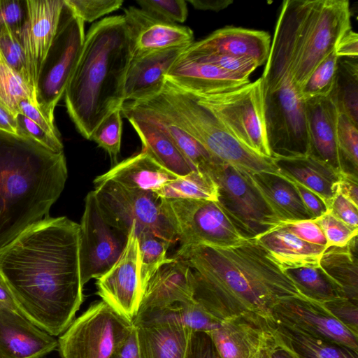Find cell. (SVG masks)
Masks as SVG:
<instances>
[{
    "label": "cell",
    "mask_w": 358,
    "mask_h": 358,
    "mask_svg": "<svg viewBox=\"0 0 358 358\" xmlns=\"http://www.w3.org/2000/svg\"><path fill=\"white\" fill-rule=\"evenodd\" d=\"M28 14L20 35L24 51L29 85L35 96L37 76L52 43L64 0H27Z\"/></svg>",
    "instance_id": "cell-18"
},
{
    "label": "cell",
    "mask_w": 358,
    "mask_h": 358,
    "mask_svg": "<svg viewBox=\"0 0 358 358\" xmlns=\"http://www.w3.org/2000/svg\"><path fill=\"white\" fill-rule=\"evenodd\" d=\"M161 207L180 246L227 248L251 238L218 201L161 199Z\"/></svg>",
    "instance_id": "cell-8"
},
{
    "label": "cell",
    "mask_w": 358,
    "mask_h": 358,
    "mask_svg": "<svg viewBox=\"0 0 358 358\" xmlns=\"http://www.w3.org/2000/svg\"><path fill=\"white\" fill-rule=\"evenodd\" d=\"M0 303L7 306L11 308L18 310L14 298L8 287L0 278ZM20 312V311H19Z\"/></svg>",
    "instance_id": "cell-62"
},
{
    "label": "cell",
    "mask_w": 358,
    "mask_h": 358,
    "mask_svg": "<svg viewBox=\"0 0 358 358\" xmlns=\"http://www.w3.org/2000/svg\"><path fill=\"white\" fill-rule=\"evenodd\" d=\"M328 97L338 113L358 125L357 59H338L334 87Z\"/></svg>",
    "instance_id": "cell-34"
},
{
    "label": "cell",
    "mask_w": 358,
    "mask_h": 358,
    "mask_svg": "<svg viewBox=\"0 0 358 358\" xmlns=\"http://www.w3.org/2000/svg\"><path fill=\"white\" fill-rule=\"evenodd\" d=\"M272 212L282 222L312 219L293 184L280 173L249 174Z\"/></svg>",
    "instance_id": "cell-31"
},
{
    "label": "cell",
    "mask_w": 358,
    "mask_h": 358,
    "mask_svg": "<svg viewBox=\"0 0 358 358\" xmlns=\"http://www.w3.org/2000/svg\"><path fill=\"white\" fill-rule=\"evenodd\" d=\"M272 339L273 331L271 330V334L268 336L259 350L251 358H269Z\"/></svg>",
    "instance_id": "cell-63"
},
{
    "label": "cell",
    "mask_w": 358,
    "mask_h": 358,
    "mask_svg": "<svg viewBox=\"0 0 358 358\" xmlns=\"http://www.w3.org/2000/svg\"><path fill=\"white\" fill-rule=\"evenodd\" d=\"M271 36L264 31L226 27L205 38L194 42L185 50L189 54H226L248 57L259 66L266 63L271 48Z\"/></svg>",
    "instance_id": "cell-25"
},
{
    "label": "cell",
    "mask_w": 358,
    "mask_h": 358,
    "mask_svg": "<svg viewBox=\"0 0 358 358\" xmlns=\"http://www.w3.org/2000/svg\"><path fill=\"white\" fill-rule=\"evenodd\" d=\"M147 317H161L170 320L192 332L210 333L219 328L222 324L194 299L185 303L177 304L165 310L151 313L134 322Z\"/></svg>",
    "instance_id": "cell-37"
},
{
    "label": "cell",
    "mask_w": 358,
    "mask_h": 358,
    "mask_svg": "<svg viewBox=\"0 0 358 358\" xmlns=\"http://www.w3.org/2000/svg\"><path fill=\"white\" fill-rule=\"evenodd\" d=\"M338 59L334 50L315 69L300 91L304 101L329 96L334 87Z\"/></svg>",
    "instance_id": "cell-41"
},
{
    "label": "cell",
    "mask_w": 358,
    "mask_h": 358,
    "mask_svg": "<svg viewBox=\"0 0 358 358\" xmlns=\"http://www.w3.org/2000/svg\"><path fill=\"white\" fill-rule=\"evenodd\" d=\"M94 184L100 210L113 227L129 234L136 224L135 233L148 231L171 245L178 241L164 215L161 198L154 192L127 188L112 180H94Z\"/></svg>",
    "instance_id": "cell-10"
},
{
    "label": "cell",
    "mask_w": 358,
    "mask_h": 358,
    "mask_svg": "<svg viewBox=\"0 0 358 358\" xmlns=\"http://www.w3.org/2000/svg\"><path fill=\"white\" fill-rule=\"evenodd\" d=\"M28 14L27 0H0V36L20 35Z\"/></svg>",
    "instance_id": "cell-46"
},
{
    "label": "cell",
    "mask_w": 358,
    "mask_h": 358,
    "mask_svg": "<svg viewBox=\"0 0 358 358\" xmlns=\"http://www.w3.org/2000/svg\"><path fill=\"white\" fill-rule=\"evenodd\" d=\"M322 305L345 327L358 336V302L339 297Z\"/></svg>",
    "instance_id": "cell-50"
},
{
    "label": "cell",
    "mask_w": 358,
    "mask_h": 358,
    "mask_svg": "<svg viewBox=\"0 0 358 358\" xmlns=\"http://www.w3.org/2000/svg\"><path fill=\"white\" fill-rule=\"evenodd\" d=\"M131 59L122 15L94 23L64 92L69 117L86 139L101 122L124 103V86Z\"/></svg>",
    "instance_id": "cell-3"
},
{
    "label": "cell",
    "mask_w": 358,
    "mask_h": 358,
    "mask_svg": "<svg viewBox=\"0 0 358 358\" xmlns=\"http://www.w3.org/2000/svg\"><path fill=\"white\" fill-rule=\"evenodd\" d=\"M337 192L358 206L357 176L341 172L338 183Z\"/></svg>",
    "instance_id": "cell-57"
},
{
    "label": "cell",
    "mask_w": 358,
    "mask_h": 358,
    "mask_svg": "<svg viewBox=\"0 0 358 358\" xmlns=\"http://www.w3.org/2000/svg\"><path fill=\"white\" fill-rule=\"evenodd\" d=\"M128 235L107 222L94 191L90 192L79 224V264L83 286L113 266L127 245Z\"/></svg>",
    "instance_id": "cell-14"
},
{
    "label": "cell",
    "mask_w": 358,
    "mask_h": 358,
    "mask_svg": "<svg viewBox=\"0 0 358 358\" xmlns=\"http://www.w3.org/2000/svg\"><path fill=\"white\" fill-rule=\"evenodd\" d=\"M141 358H185L192 331L161 317L133 322Z\"/></svg>",
    "instance_id": "cell-27"
},
{
    "label": "cell",
    "mask_w": 358,
    "mask_h": 358,
    "mask_svg": "<svg viewBox=\"0 0 358 358\" xmlns=\"http://www.w3.org/2000/svg\"><path fill=\"white\" fill-rule=\"evenodd\" d=\"M134 327L103 301L73 320L57 340L62 358H110Z\"/></svg>",
    "instance_id": "cell-12"
},
{
    "label": "cell",
    "mask_w": 358,
    "mask_h": 358,
    "mask_svg": "<svg viewBox=\"0 0 358 358\" xmlns=\"http://www.w3.org/2000/svg\"><path fill=\"white\" fill-rule=\"evenodd\" d=\"M193 299L192 271L181 260L172 257L148 282L134 320Z\"/></svg>",
    "instance_id": "cell-19"
},
{
    "label": "cell",
    "mask_w": 358,
    "mask_h": 358,
    "mask_svg": "<svg viewBox=\"0 0 358 358\" xmlns=\"http://www.w3.org/2000/svg\"><path fill=\"white\" fill-rule=\"evenodd\" d=\"M273 159L280 174L317 194L329 210L341 172L310 155Z\"/></svg>",
    "instance_id": "cell-28"
},
{
    "label": "cell",
    "mask_w": 358,
    "mask_h": 358,
    "mask_svg": "<svg viewBox=\"0 0 358 358\" xmlns=\"http://www.w3.org/2000/svg\"><path fill=\"white\" fill-rule=\"evenodd\" d=\"M110 358H141L134 325L129 336Z\"/></svg>",
    "instance_id": "cell-58"
},
{
    "label": "cell",
    "mask_w": 358,
    "mask_h": 358,
    "mask_svg": "<svg viewBox=\"0 0 358 358\" xmlns=\"http://www.w3.org/2000/svg\"><path fill=\"white\" fill-rule=\"evenodd\" d=\"M187 1L197 10L215 12L225 9L233 3L232 0H188Z\"/></svg>",
    "instance_id": "cell-59"
},
{
    "label": "cell",
    "mask_w": 358,
    "mask_h": 358,
    "mask_svg": "<svg viewBox=\"0 0 358 358\" xmlns=\"http://www.w3.org/2000/svg\"><path fill=\"white\" fill-rule=\"evenodd\" d=\"M182 55L197 61L209 63L227 72L248 77L259 66L257 62L251 58L231 55L189 54L185 52V50Z\"/></svg>",
    "instance_id": "cell-43"
},
{
    "label": "cell",
    "mask_w": 358,
    "mask_h": 358,
    "mask_svg": "<svg viewBox=\"0 0 358 358\" xmlns=\"http://www.w3.org/2000/svg\"><path fill=\"white\" fill-rule=\"evenodd\" d=\"M268 318L245 313L222 322L208 334L221 358H251L271 334Z\"/></svg>",
    "instance_id": "cell-22"
},
{
    "label": "cell",
    "mask_w": 358,
    "mask_h": 358,
    "mask_svg": "<svg viewBox=\"0 0 358 358\" xmlns=\"http://www.w3.org/2000/svg\"><path fill=\"white\" fill-rule=\"evenodd\" d=\"M187 48H170L131 58L124 81V102H139L160 94L169 71Z\"/></svg>",
    "instance_id": "cell-24"
},
{
    "label": "cell",
    "mask_w": 358,
    "mask_h": 358,
    "mask_svg": "<svg viewBox=\"0 0 358 358\" xmlns=\"http://www.w3.org/2000/svg\"><path fill=\"white\" fill-rule=\"evenodd\" d=\"M289 181L294 186L312 219H316L328 211L327 206L317 194L296 182Z\"/></svg>",
    "instance_id": "cell-55"
},
{
    "label": "cell",
    "mask_w": 358,
    "mask_h": 358,
    "mask_svg": "<svg viewBox=\"0 0 358 358\" xmlns=\"http://www.w3.org/2000/svg\"><path fill=\"white\" fill-rule=\"evenodd\" d=\"M0 278L20 313L49 334L61 335L83 301L79 224L46 217L0 249Z\"/></svg>",
    "instance_id": "cell-1"
},
{
    "label": "cell",
    "mask_w": 358,
    "mask_h": 358,
    "mask_svg": "<svg viewBox=\"0 0 358 358\" xmlns=\"http://www.w3.org/2000/svg\"><path fill=\"white\" fill-rule=\"evenodd\" d=\"M357 236L342 247L328 248L320 267L339 290L342 297L358 302Z\"/></svg>",
    "instance_id": "cell-32"
},
{
    "label": "cell",
    "mask_w": 358,
    "mask_h": 358,
    "mask_svg": "<svg viewBox=\"0 0 358 358\" xmlns=\"http://www.w3.org/2000/svg\"><path fill=\"white\" fill-rule=\"evenodd\" d=\"M166 79L179 88L196 95L222 93L250 83L249 77L227 72L209 63L181 54Z\"/></svg>",
    "instance_id": "cell-23"
},
{
    "label": "cell",
    "mask_w": 358,
    "mask_h": 358,
    "mask_svg": "<svg viewBox=\"0 0 358 358\" xmlns=\"http://www.w3.org/2000/svg\"><path fill=\"white\" fill-rule=\"evenodd\" d=\"M337 146L342 172L357 176L358 125L341 113L337 122Z\"/></svg>",
    "instance_id": "cell-40"
},
{
    "label": "cell",
    "mask_w": 358,
    "mask_h": 358,
    "mask_svg": "<svg viewBox=\"0 0 358 358\" xmlns=\"http://www.w3.org/2000/svg\"><path fill=\"white\" fill-rule=\"evenodd\" d=\"M185 358H221L208 333L192 332Z\"/></svg>",
    "instance_id": "cell-52"
},
{
    "label": "cell",
    "mask_w": 358,
    "mask_h": 358,
    "mask_svg": "<svg viewBox=\"0 0 358 358\" xmlns=\"http://www.w3.org/2000/svg\"><path fill=\"white\" fill-rule=\"evenodd\" d=\"M159 96L176 121L217 160L249 174L279 173L273 158L262 157L238 141L193 94L166 79Z\"/></svg>",
    "instance_id": "cell-6"
},
{
    "label": "cell",
    "mask_w": 358,
    "mask_h": 358,
    "mask_svg": "<svg viewBox=\"0 0 358 358\" xmlns=\"http://www.w3.org/2000/svg\"><path fill=\"white\" fill-rule=\"evenodd\" d=\"M269 358L296 357L278 341L273 332V339L271 344Z\"/></svg>",
    "instance_id": "cell-61"
},
{
    "label": "cell",
    "mask_w": 358,
    "mask_h": 358,
    "mask_svg": "<svg viewBox=\"0 0 358 358\" xmlns=\"http://www.w3.org/2000/svg\"><path fill=\"white\" fill-rule=\"evenodd\" d=\"M321 228L327 240V249L329 247H342L357 236L358 228L350 227L336 217L328 210L320 217L314 219Z\"/></svg>",
    "instance_id": "cell-44"
},
{
    "label": "cell",
    "mask_w": 358,
    "mask_h": 358,
    "mask_svg": "<svg viewBox=\"0 0 358 358\" xmlns=\"http://www.w3.org/2000/svg\"><path fill=\"white\" fill-rule=\"evenodd\" d=\"M350 28L348 1L307 0L293 70L299 93L312 72L335 50L340 38Z\"/></svg>",
    "instance_id": "cell-7"
},
{
    "label": "cell",
    "mask_w": 358,
    "mask_h": 358,
    "mask_svg": "<svg viewBox=\"0 0 358 358\" xmlns=\"http://www.w3.org/2000/svg\"><path fill=\"white\" fill-rule=\"evenodd\" d=\"M306 3L307 0L282 2L262 76L265 126L272 158L309 155L305 102L293 73Z\"/></svg>",
    "instance_id": "cell-5"
},
{
    "label": "cell",
    "mask_w": 358,
    "mask_h": 358,
    "mask_svg": "<svg viewBox=\"0 0 358 358\" xmlns=\"http://www.w3.org/2000/svg\"><path fill=\"white\" fill-rule=\"evenodd\" d=\"M19 113L24 114L50 136L61 138L54 120L48 118L29 99H23L18 103Z\"/></svg>",
    "instance_id": "cell-54"
},
{
    "label": "cell",
    "mask_w": 358,
    "mask_h": 358,
    "mask_svg": "<svg viewBox=\"0 0 358 358\" xmlns=\"http://www.w3.org/2000/svg\"><path fill=\"white\" fill-rule=\"evenodd\" d=\"M203 172L216 183L218 202L250 238L282 224L252 182L248 173L219 160L209 164Z\"/></svg>",
    "instance_id": "cell-13"
},
{
    "label": "cell",
    "mask_w": 358,
    "mask_h": 358,
    "mask_svg": "<svg viewBox=\"0 0 358 358\" xmlns=\"http://www.w3.org/2000/svg\"><path fill=\"white\" fill-rule=\"evenodd\" d=\"M279 226L306 242L324 246L327 249L324 234L314 219L285 221Z\"/></svg>",
    "instance_id": "cell-51"
},
{
    "label": "cell",
    "mask_w": 358,
    "mask_h": 358,
    "mask_svg": "<svg viewBox=\"0 0 358 358\" xmlns=\"http://www.w3.org/2000/svg\"><path fill=\"white\" fill-rule=\"evenodd\" d=\"M121 113L138 135L143 150L162 166L178 176L194 170L176 147L166 131L151 115L132 102H124Z\"/></svg>",
    "instance_id": "cell-21"
},
{
    "label": "cell",
    "mask_w": 358,
    "mask_h": 358,
    "mask_svg": "<svg viewBox=\"0 0 358 358\" xmlns=\"http://www.w3.org/2000/svg\"><path fill=\"white\" fill-rule=\"evenodd\" d=\"M74 13L85 22H92L98 18L118 10L123 0H64Z\"/></svg>",
    "instance_id": "cell-48"
},
{
    "label": "cell",
    "mask_w": 358,
    "mask_h": 358,
    "mask_svg": "<svg viewBox=\"0 0 358 358\" xmlns=\"http://www.w3.org/2000/svg\"><path fill=\"white\" fill-rule=\"evenodd\" d=\"M84 22L64 0L57 27L39 70L35 87L37 107L54 120V111L81 53Z\"/></svg>",
    "instance_id": "cell-9"
},
{
    "label": "cell",
    "mask_w": 358,
    "mask_h": 358,
    "mask_svg": "<svg viewBox=\"0 0 358 358\" xmlns=\"http://www.w3.org/2000/svg\"><path fill=\"white\" fill-rule=\"evenodd\" d=\"M309 155L342 172L337 146L338 112L329 97L306 100Z\"/></svg>",
    "instance_id": "cell-26"
},
{
    "label": "cell",
    "mask_w": 358,
    "mask_h": 358,
    "mask_svg": "<svg viewBox=\"0 0 358 358\" xmlns=\"http://www.w3.org/2000/svg\"><path fill=\"white\" fill-rule=\"evenodd\" d=\"M178 177L142 150L94 180H112L127 188L152 192Z\"/></svg>",
    "instance_id": "cell-30"
},
{
    "label": "cell",
    "mask_w": 358,
    "mask_h": 358,
    "mask_svg": "<svg viewBox=\"0 0 358 358\" xmlns=\"http://www.w3.org/2000/svg\"><path fill=\"white\" fill-rule=\"evenodd\" d=\"M57 346L55 336L0 303V358H41Z\"/></svg>",
    "instance_id": "cell-20"
},
{
    "label": "cell",
    "mask_w": 358,
    "mask_h": 358,
    "mask_svg": "<svg viewBox=\"0 0 358 358\" xmlns=\"http://www.w3.org/2000/svg\"><path fill=\"white\" fill-rule=\"evenodd\" d=\"M271 317L299 331L358 352V336L345 327L321 303L303 296L278 301L272 308Z\"/></svg>",
    "instance_id": "cell-16"
},
{
    "label": "cell",
    "mask_w": 358,
    "mask_h": 358,
    "mask_svg": "<svg viewBox=\"0 0 358 358\" xmlns=\"http://www.w3.org/2000/svg\"><path fill=\"white\" fill-rule=\"evenodd\" d=\"M0 52L6 64L20 74L29 85L26 57L20 36L11 32L1 34L0 36Z\"/></svg>",
    "instance_id": "cell-47"
},
{
    "label": "cell",
    "mask_w": 358,
    "mask_h": 358,
    "mask_svg": "<svg viewBox=\"0 0 358 358\" xmlns=\"http://www.w3.org/2000/svg\"><path fill=\"white\" fill-rule=\"evenodd\" d=\"M335 52L338 58L357 59L358 34L352 28L348 30L338 40Z\"/></svg>",
    "instance_id": "cell-56"
},
{
    "label": "cell",
    "mask_w": 358,
    "mask_h": 358,
    "mask_svg": "<svg viewBox=\"0 0 358 358\" xmlns=\"http://www.w3.org/2000/svg\"><path fill=\"white\" fill-rule=\"evenodd\" d=\"M271 328L278 341L296 358H358L346 347L314 337L268 318Z\"/></svg>",
    "instance_id": "cell-33"
},
{
    "label": "cell",
    "mask_w": 358,
    "mask_h": 358,
    "mask_svg": "<svg viewBox=\"0 0 358 358\" xmlns=\"http://www.w3.org/2000/svg\"><path fill=\"white\" fill-rule=\"evenodd\" d=\"M131 227L127 245L113 266L96 279L97 294L122 317L133 323L142 298L139 279V248Z\"/></svg>",
    "instance_id": "cell-15"
},
{
    "label": "cell",
    "mask_w": 358,
    "mask_h": 358,
    "mask_svg": "<svg viewBox=\"0 0 358 358\" xmlns=\"http://www.w3.org/2000/svg\"><path fill=\"white\" fill-rule=\"evenodd\" d=\"M140 8L169 22L182 23L188 15L187 1L184 0H137Z\"/></svg>",
    "instance_id": "cell-45"
},
{
    "label": "cell",
    "mask_w": 358,
    "mask_h": 358,
    "mask_svg": "<svg viewBox=\"0 0 358 358\" xmlns=\"http://www.w3.org/2000/svg\"><path fill=\"white\" fill-rule=\"evenodd\" d=\"M121 115V108L111 113L97 127L90 138L106 150L115 162H117L121 148L122 131Z\"/></svg>",
    "instance_id": "cell-42"
},
{
    "label": "cell",
    "mask_w": 358,
    "mask_h": 358,
    "mask_svg": "<svg viewBox=\"0 0 358 358\" xmlns=\"http://www.w3.org/2000/svg\"><path fill=\"white\" fill-rule=\"evenodd\" d=\"M23 99H29L36 103L29 86L6 64L0 52V104L15 117L19 113L18 103Z\"/></svg>",
    "instance_id": "cell-39"
},
{
    "label": "cell",
    "mask_w": 358,
    "mask_h": 358,
    "mask_svg": "<svg viewBox=\"0 0 358 358\" xmlns=\"http://www.w3.org/2000/svg\"><path fill=\"white\" fill-rule=\"evenodd\" d=\"M176 255L192 271L194 299L220 322L248 313L271 317L278 301L301 295L255 237L227 248L180 246Z\"/></svg>",
    "instance_id": "cell-2"
},
{
    "label": "cell",
    "mask_w": 358,
    "mask_h": 358,
    "mask_svg": "<svg viewBox=\"0 0 358 358\" xmlns=\"http://www.w3.org/2000/svg\"><path fill=\"white\" fill-rule=\"evenodd\" d=\"M15 119L17 135L31 139L52 152H64V146L61 138L50 136L21 113L16 115Z\"/></svg>",
    "instance_id": "cell-49"
},
{
    "label": "cell",
    "mask_w": 358,
    "mask_h": 358,
    "mask_svg": "<svg viewBox=\"0 0 358 358\" xmlns=\"http://www.w3.org/2000/svg\"><path fill=\"white\" fill-rule=\"evenodd\" d=\"M270 257L284 271L304 266H320L325 247L306 242L278 226L255 237Z\"/></svg>",
    "instance_id": "cell-29"
},
{
    "label": "cell",
    "mask_w": 358,
    "mask_h": 358,
    "mask_svg": "<svg viewBox=\"0 0 358 358\" xmlns=\"http://www.w3.org/2000/svg\"><path fill=\"white\" fill-rule=\"evenodd\" d=\"M0 131L17 134L15 117L0 104Z\"/></svg>",
    "instance_id": "cell-60"
},
{
    "label": "cell",
    "mask_w": 358,
    "mask_h": 358,
    "mask_svg": "<svg viewBox=\"0 0 358 358\" xmlns=\"http://www.w3.org/2000/svg\"><path fill=\"white\" fill-rule=\"evenodd\" d=\"M139 248V279L142 295L156 271L171 258L167 251L171 245L148 231L136 233Z\"/></svg>",
    "instance_id": "cell-38"
},
{
    "label": "cell",
    "mask_w": 358,
    "mask_h": 358,
    "mask_svg": "<svg viewBox=\"0 0 358 358\" xmlns=\"http://www.w3.org/2000/svg\"><path fill=\"white\" fill-rule=\"evenodd\" d=\"M161 199H198L218 201V187L211 177L205 172L193 170L178 176L152 191Z\"/></svg>",
    "instance_id": "cell-35"
},
{
    "label": "cell",
    "mask_w": 358,
    "mask_h": 358,
    "mask_svg": "<svg viewBox=\"0 0 358 358\" xmlns=\"http://www.w3.org/2000/svg\"><path fill=\"white\" fill-rule=\"evenodd\" d=\"M303 297L323 303L342 297L339 290L320 266H304L285 270Z\"/></svg>",
    "instance_id": "cell-36"
},
{
    "label": "cell",
    "mask_w": 358,
    "mask_h": 358,
    "mask_svg": "<svg viewBox=\"0 0 358 358\" xmlns=\"http://www.w3.org/2000/svg\"><path fill=\"white\" fill-rule=\"evenodd\" d=\"M194 95L238 141L262 157L272 158L265 126L262 77L234 90Z\"/></svg>",
    "instance_id": "cell-11"
},
{
    "label": "cell",
    "mask_w": 358,
    "mask_h": 358,
    "mask_svg": "<svg viewBox=\"0 0 358 358\" xmlns=\"http://www.w3.org/2000/svg\"><path fill=\"white\" fill-rule=\"evenodd\" d=\"M329 210L336 217L350 227L358 228V206L349 199L337 192L333 198Z\"/></svg>",
    "instance_id": "cell-53"
},
{
    "label": "cell",
    "mask_w": 358,
    "mask_h": 358,
    "mask_svg": "<svg viewBox=\"0 0 358 358\" xmlns=\"http://www.w3.org/2000/svg\"><path fill=\"white\" fill-rule=\"evenodd\" d=\"M67 176L64 152L0 131V249L48 217Z\"/></svg>",
    "instance_id": "cell-4"
},
{
    "label": "cell",
    "mask_w": 358,
    "mask_h": 358,
    "mask_svg": "<svg viewBox=\"0 0 358 358\" xmlns=\"http://www.w3.org/2000/svg\"><path fill=\"white\" fill-rule=\"evenodd\" d=\"M131 58L174 48H187L194 41L188 27L162 20L140 8L129 6L124 10Z\"/></svg>",
    "instance_id": "cell-17"
}]
</instances>
